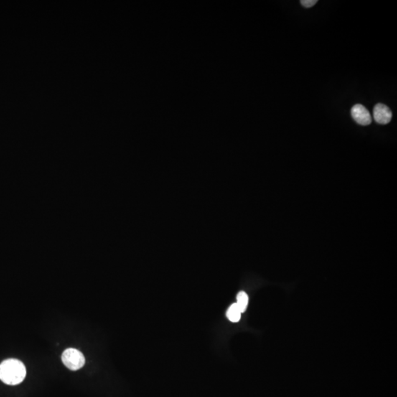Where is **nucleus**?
Returning a JSON list of instances; mask_svg holds the SVG:
<instances>
[{
    "label": "nucleus",
    "instance_id": "obj_1",
    "mask_svg": "<svg viewBox=\"0 0 397 397\" xmlns=\"http://www.w3.org/2000/svg\"><path fill=\"white\" fill-rule=\"evenodd\" d=\"M26 368L17 359H8L0 364V380L10 385L21 383L26 377Z\"/></svg>",
    "mask_w": 397,
    "mask_h": 397
},
{
    "label": "nucleus",
    "instance_id": "obj_2",
    "mask_svg": "<svg viewBox=\"0 0 397 397\" xmlns=\"http://www.w3.org/2000/svg\"><path fill=\"white\" fill-rule=\"evenodd\" d=\"M62 361L69 370L77 371L80 370L85 365V359L80 351L69 348L63 352Z\"/></svg>",
    "mask_w": 397,
    "mask_h": 397
},
{
    "label": "nucleus",
    "instance_id": "obj_3",
    "mask_svg": "<svg viewBox=\"0 0 397 397\" xmlns=\"http://www.w3.org/2000/svg\"><path fill=\"white\" fill-rule=\"evenodd\" d=\"M351 114L353 119L362 126H367L372 123V116L370 111L360 104L352 107Z\"/></svg>",
    "mask_w": 397,
    "mask_h": 397
},
{
    "label": "nucleus",
    "instance_id": "obj_4",
    "mask_svg": "<svg viewBox=\"0 0 397 397\" xmlns=\"http://www.w3.org/2000/svg\"><path fill=\"white\" fill-rule=\"evenodd\" d=\"M373 116L376 123L380 125H387L392 118V112L387 105L378 103L373 110Z\"/></svg>",
    "mask_w": 397,
    "mask_h": 397
},
{
    "label": "nucleus",
    "instance_id": "obj_5",
    "mask_svg": "<svg viewBox=\"0 0 397 397\" xmlns=\"http://www.w3.org/2000/svg\"><path fill=\"white\" fill-rule=\"evenodd\" d=\"M240 316H241V312L236 303L232 304L227 310V316L230 322H238L240 319Z\"/></svg>",
    "mask_w": 397,
    "mask_h": 397
},
{
    "label": "nucleus",
    "instance_id": "obj_6",
    "mask_svg": "<svg viewBox=\"0 0 397 397\" xmlns=\"http://www.w3.org/2000/svg\"><path fill=\"white\" fill-rule=\"evenodd\" d=\"M249 297L248 295L243 291H240L237 295L236 304L239 308L240 312L243 313L246 311L247 306H248Z\"/></svg>",
    "mask_w": 397,
    "mask_h": 397
},
{
    "label": "nucleus",
    "instance_id": "obj_7",
    "mask_svg": "<svg viewBox=\"0 0 397 397\" xmlns=\"http://www.w3.org/2000/svg\"><path fill=\"white\" fill-rule=\"evenodd\" d=\"M300 3L304 7L309 8L315 6L317 0H301Z\"/></svg>",
    "mask_w": 397,
    "mask_h": 397
}]
</instances>
